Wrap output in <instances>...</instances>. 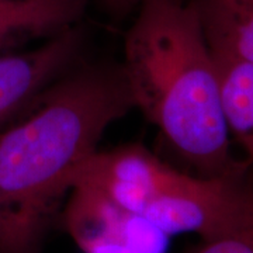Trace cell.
Returning a JSON list of instances; mask_svg holds the SVG:
<instances>
[{"instance_id":"obj_1","label":"cell","mask_w":253,"mask_h":253,"mask_svg":"<svg viewBox=\"0 0 253 253\" xmlns=\"http://www.w3.org/2000/svg\"><path fill=\"white\" fill-rule=\"evenodd\" d=\"M134 109L121 63L81 59L0 132V253H40L76 174Z\"/></svg>"},{"instance_id":"obj_2","label":"cell","mask_w":253,"mask_h":253,"mask_svg":"<svg viewBox=\"0 0 253 253\" xmlns=\"http://www.w3.org/2000/svg\"><path fill=\"white\" fill-rule=\"evenodd\" d=\"M121 66L135 109L197 174H225L248 161L232 155L217 65L189 0H145Z\"/></svg>"},{"instance_id":"obj_3","label":"cell","mask_w":253,"mask_h":253,"mask_svg":"<svg viewBox=\"0 0 253 253\" xmlns=\"http://www.w3.org/2000/svg\"><path fill=\"white\" fill-rule=\"evenodd\" d=\"M166 235L196 234L201 242L253 231V163L219 176L189 174L144 145L97 151L75 177Z\"/></svg>"},{"instance_id":"obj_4","label":"cell","mask_w":253,"mask_h":253,"mask_svg":"<svg viewBox=\"0 0 253 253\" xmlns=\"http://www.w3.org/2000/svg\"><path fill=\"white\" fill-rule=\"evenodd\" d=\"M63 218L83 253H168L169 236L90 186L73 184Z\"/></svg>"},{"instance_id":"obj_5","label":"cell","mask_w":253,"mask_h":253,"mask_svg":"<svg viewBox=\"0 0 253 253\" xmlns=\"http://www.w3.org/2000/svg\"><path fill=\"white\" fill-rule=\"evenodd\" d=\"M83 27L42 41L34 49L0 54V124L36 100L82 59Z\"/></svg>"},{"instance_id":"obj_6","label":"cell","mask_w":253,"mask_h":253,"mask_svg":"<svg viewBox=\"0 0 253 253\" xmlns=\"http://www.w3.org/2000/svg\"><path fill=\"white\" fill-rule=\"evenodd\" d=\"M90 0H0V54L31 40H49L81 21Z\"/></svg>"},{"instance_id":"obj_7","label":"cell","mask_w":253,"mask_h":253,"mask_svg":"<svg viewBox=\"0 0 253 253\" xmlns=\"http://www.w3.org/2000/svg\"><path fill=\"white\" fill-rule=\"evenodd\" d=\"M212 54L253 63V0H189Z\"/></svg>"},{"instance_id":"obj_8","label":"cell","mask_w":253,"mask_h":253,"mask_svg":"<svg viewBox=\"0 0 253 253\" xmlns=\"http://www.w3.org/2000/svg\"><path fill=\"white\" fill-rule=\"evenodd\" d=\"M212 54V52H211ZM228 132L253 163V63L212 54Z\"/></svg>"},{"instance_id":"obj_9","label":"cell","mask_w":253,"mask_h":253,"mask_svg":"<svg viewBox=\"0 0 253 253\" xmlns=\"http://www.w3.org/2000/svg\"><path fill=\"white\" fill-rule=\"evenodd\" d=\"M193 253H253V231L201 242Z\"/></svg>"},{"instance_id":"obj_10","label":"cell","mask_w":253,"mask_h":253,"mask_svg":"<svg viewBox=\"0 0 253 253\" xmlns=\"http://www.w3.org/2000/svg\"><path fill=\"white\" fill-rule=\"evenodd\" d=\"M144 1L145 0H99L103 9L116 17H124L126 14L135 13Z\"/></svg>"}]
</instances>
